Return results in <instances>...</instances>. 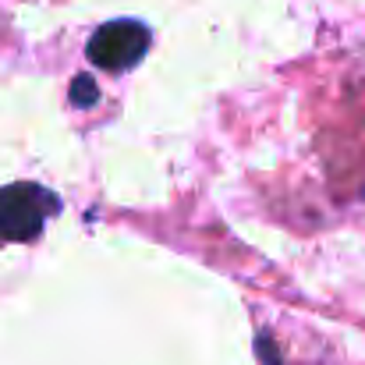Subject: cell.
Here are the masks:
<instances>
[{
    "label": "cell",
    "mask_w": 365,
    "mask_h": 365,
    "mask_svg": "<svg viewBox=\"0 0 365 365\" xmlns=\"http://www.w3.org/2000/svg\"><path fill=\"white\" fill-rule=\"evenodd\" d=\"M53 195L39 185H11L0 192V238L4 242H29L43 231L46 217L53 213Z\"/></svg>",
    "instance_id": "6da1fadb"
},
{
    "label": "cell",
    "mask_w": 365,
    "mask_h": 365,
    "mask_svg": "<svg viewBox=\"0 0 365 365\" xmlns=\"http://www.w3.org/2000/svg\"><path fill=\"white\" fill-rule=\"evenodd\" d=\"M145 46H149V32L138 21L121 18L96 29V36L89 39V61L107 71H124L145 53Z\"/></svg>",
    "instance_id": "7a4b0ae2"
}]
</instances>
